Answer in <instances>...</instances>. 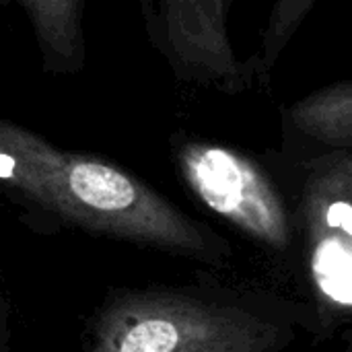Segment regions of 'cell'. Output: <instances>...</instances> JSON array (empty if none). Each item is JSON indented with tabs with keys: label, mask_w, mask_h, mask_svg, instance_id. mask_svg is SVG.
<instances>
[{
	"label": "cell",
	"mask_w": 352,
	"mask_h": 352,
	"mask_svg": "<svg viewBox=\"0 0 352 352\" xmlns=\"http://www.w3.org/2000/svg\"><path fill=\"white\" fill-rule=\"evenodd\" d=\"M280 338L274 324L241 307L134 293L101 311L89 352H268Z\"/></svg>",
	"instance_id": "obj_2"
},
{
	"label": "cell",
	"mask_w": 352,
	"mask_h": 352,
	"mask_svg": "<svg viewBox=\"0 0 352 352\" xmlns=\"http://www.w3.org/2000/svg\"><path fill=\"white\" fill-rule=\"evenodd\" d=\"M289 118L305 136L332 146L351 151L352 146V85L342 80L297 101Z\"/></svg>",
	"instance_id": "obj_6"
},
{
	"label": "cell",
	"mask_w": 352,
	"mask_h": 352,
	"mask_svg": "<svg viewBox=\"0 0 352 352\" xmlns=\"http://www.w3.org/2000/svg\"><path fill=\"white\" fill-rule=\"evenodd\" d=\"M0 184L87 231L182 256L212 254V235L132 173L8 120H0Z\"/></svg>",
	"instance_id": "obj_1"
},
{
	"label": "cell",
	"mask_w": 352,
	"mask_h": 352,
	"mask_svg": "<svg viewBox=\"0 0 352 352\" xmlns=\"http://www.w3.org/2000/svg\"><path fill=\"white\" fill-rule=\"evenodd\" d=\"M16 2L29 16L43 68L50 72H76L85 64L82 0H2Z\"/></svg>",
	"instance_id": "obj_5"
},
{
	"label": "cell",
	"mask_w": 352,
	"mask_h": 352,
	"mask_svg": "<svg viewBox=\"0 0 352 352\" xmlns=\"http://www.w3.org/2000/svg\"><path fill=\"white\" fill-rule=\"evenodd\" d=\"M229 2H235V0H229Z\"/></svg>",
	"instance_id": "obj_9"
},
{
	"label": "cell",
	"mask_w": 352,
	"mask_h": 352,
	"mask_svg": "<svg viewBox=\"0 0 352 352\" xmlns=\"http://www.w3.org/2000/svg\"><path fill=\"white\" fill-rule=\"evenodd\" d=\"M316 0H276L262 35V66L272 68L295 31L309 14Z\"/></svg>",
	"instance_id": "obj_7"
},
{
	"label": "cell",
	"mask_w": 352,
	"mask_h": 352,
	"mask_svg": "<svg viewBox=\"0 0 352 352\" xmlns=\"http://www.w3.org/2000/svg\"><path fill=\"white\" fill-rule=\"evenodd\" d=\"M177 165L188 188L206 208L268 248L291 245L283 198L252 159L223 144L186 140L177 148Z\"/></svg>",
	"instance_id": "obj_3"
},
{
	"label": "cell",
	"mask_w": 352,
	"mask_h": 352,
	"mask_svg": "<svg viewBox=\"0 0 352 352\" xmlns=\"http://www.w3.org/2000/svg\"><path fill=\"white\" fill-rule=\"evenodd\" d=\"M169 58L188 74L219 82L239 80L237 62L225 35L223 0H161Z\"/></svg>",
	"instance_id": "obj_4"
},
{
	"label": "cell",
	"mask_w": 352,
	"mask_h": 352,
	"mask_svg": "<svg viewBox=\"0 0 352 352\" xmlns=\"http://www.w3.org/2000/svg\"><path fill=\"white\" fill-rule=\"evenodd\" d=\"M0 338H2V309H0Z\"/></svg>",
	"instance_id": "obj_8"
}]
</instances>
